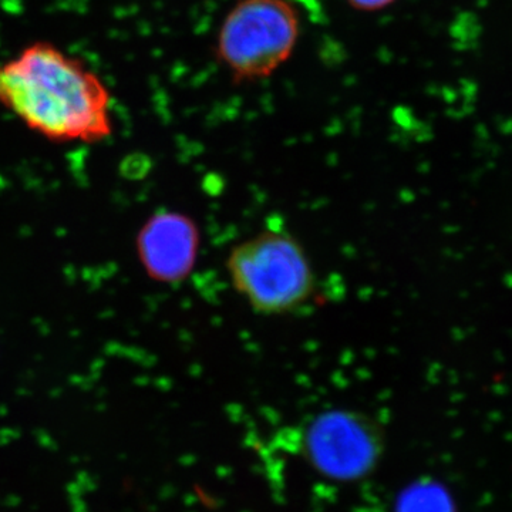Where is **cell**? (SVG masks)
<instances>
[{"mask_svg":"<svg viewBox=\"0 0 512 512\" xmlns=\"http://www.w3.org/2000/svg\"><path fill=\"white\" fill-rule=\"evenodd\" d=\"M396 0H346V3L359 12H379L389 8Z\"/></svg>","mask_w":512,"mask_h":512,"instance_id":"5b68a950","label":"cell"},{"mask_svg":"<svg viewBox=\"0 0 512 512\" xmlns=\"http://www.w3.org/2000/svg\"><path fill=\"white\" fill-rule=\"evenodd\" d=\"M111 94L82 60L46 42L0 64V104L59 143H97L113 133Z\"/></svg>","mask_w":512,"mask_h":512,"instance_id":"6da1fadb","label":"cell"},{"mask_svg":"<svg viewBox=\"0 0 512 512\" xmlns=\"http://www.w3.org/2000/svg\"><path fill=\"white\" fill-rule=\"evenodd\" d=\"M299 33L288 0H238L222 22L217 56L239 83L268 79L291 59Z\"/></svg>","mask_w":512,"mask_h":512,"instance_id":"3957f363","label":"cell"},{"mask_svg":"<svg viewBox=\"0 0 512 512\" xmlns=\"http://www.w3.org/2000/svg\"><path fill=\"white\" fill-rule=\"evenodd\" d=\"M227 271L235 291L261 315L298 311L315 292V272L305 248L279 229L239 242L229 252Z\"/></svg>","mask_w":512,"mask_h":512,"instance_id":"7a4b0ae2","label":"cell"},{"mask_svg":"<svg viewBox=\"0 0 512 512\" xmlns=\"http://www.w3.org/2000/svg\"><path fill=\"white\" fill-rule=\"evenodd\" d=\"M200 229L188 215L161 211L148 218L137 235V255L144 271L165 285L190 276L200 251Z\"/></svg>","mask_w":512,"mask_h":512,"instance_id":"277c9868","label":"cell"}]
</instances>
